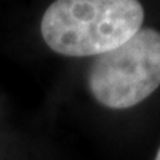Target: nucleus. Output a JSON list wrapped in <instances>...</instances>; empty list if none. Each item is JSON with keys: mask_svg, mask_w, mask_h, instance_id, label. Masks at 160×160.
I'll use <instances>...</instances> for the list:
<instances>
[{"mask_svg": "<svg viewBox=\"0 0 160 160\" xmlns=\"http://www.w3.org/2000/svg\"><path fill=\"white\" fill-rule=\"evenodd\" d=\"M156 160H160V148H159V151H157V156H156Z\"/></svg>", "mask_w": 160, "mask_h": 160, "instance_id": "3", "label": "nucleus"}, {"mask_svg": "<svg viewBox=\"0 0 160 160\" xmlns=\"http://www.w3.org/2000/svg\"><path fill=\"white\" fill-rule=\"evenodd\" d=\"M139 0H55L42 18L46 45L65 57H98L141 30Z\"/></svg>", "mask_w": 160, "mask_h": 160, "instance_id": "1", "label": "nucleus"}, {"mask_svg": "<svg viewBox=\"0 0 160 160\" xmlns=\"http://www.w3.org/2000/svg\"><path fill=\"white\" fill-rule=\"evenodd\" d=\"M88 85L95 99L108 108L142 102L160 86V33L141 28L119 48L98 55Z\"/></svg>", "mask_w": 160, "mask_h": 160, "instance_id": "2", "label": "nucleus"}]
</instances>
